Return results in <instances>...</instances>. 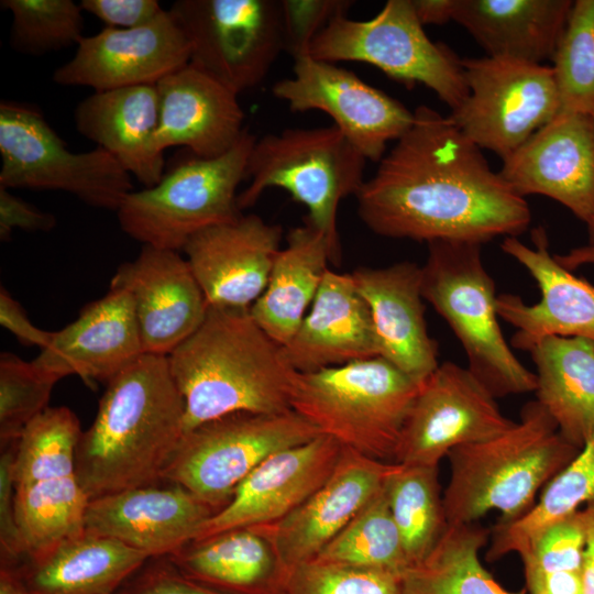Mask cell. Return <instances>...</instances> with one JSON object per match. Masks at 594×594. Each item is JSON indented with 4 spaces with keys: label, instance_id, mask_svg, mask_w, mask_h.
<instances>
[{
    "label": "cell",
    "instance_id": "9f6ffc18",
    "mask_svg": "<svg viewBox=\"0 0 594 594\" xmlns=\"http://www.w3.org/2000/svg\"><path fill=\"white\" fill-rule=\"evenodd\" d=\"M526 588L529 594H546L539 584H529Z\"/></svg>",
    "mask_w": 594,
    "mask_h": 594
},
{
    "label": "cell",
    "instance_id": "bcb514c9",
    "mask_svg": "<svg viewBox=\"0 0 594 594\" xmlns=\"http://www.w3.org/2000/svg\"><path fill=\"white\" fill-rule=\"evenodd\" d=\"M16 446V444H15ZM15 446L2 449L0 458V548L1 564L18 566L24 559V549L15 519L12 465Z\"/></svg>",
    "mask_w": 594,
    "mask_h": 594
},
{
    "label": "cell",
    "instance_id": "836d02e7",
    "mask_svg": "<svg viewBox=\"0 0 594 594\" xmlns=\"http://www.w3.org/2000/svg\"><path fill=\"white\" fill-rule=\"evenodd\" d=\"M528 352L536 366V400L561 436L581 449L594 432V342L548 336Z\"/></svg>",
    "mask_w": 594,
    "mask_h": 594
},
{
    "label": "cell",
    "instance_id": "1f68e13d",
    "mask_svg": "<svg viewBox=\"0 0 594 594\" xmlns=\"http://www.w3.org/2000/svg\"><path fill=\"white\" fill-rule=\"evenodd\" d=\"M148 559L116 539L84 531L14 568L31 594H113Z\"/></svg>",
    "mask_w": 594,
    "mask_h": 594
},
{
    "label": "cell",
    "instance_id": "d6a6232c",
    "mask_svg": "<svg viewBox=\"0 0 594 594\" xmlns=\"http://www.w3.org/2000/svg\"><path fill=\"white\" fill-rule=\"evenodd\" d=\"M332 253L326 237L307 221L292 229L277 253L266 287L250 307L255 322L285 345L307 315Z\"/></svg>",
    "mask_w": 594,
    "mask_h": 594
},
{
    "label": "cell",
    "instance_id": "8d00e7d4",
    "mask_svg": "<svg viewBox=\"0 0 594 594\" xmlns=\"http://www.w3.org/2000/svg\"><path fill=\"white\" fill-rule=\"evenodd\" d=\"M385 493L413 568L430 554L449 526L439 466L397 464L385 483Z\"/></svg>",
    "mask_w": 594,
    "mask_h": 594
},
{
    "label": "cell",
    "instance_id": "8992f818",
    "mask_svg": "<svg viewBox=\"0 0 594 594\" xmlns=\"http://www.w3.org/2000/svg\"><path fill=\"white\" fill-rule=\"evenodd\" d=\"M481 244L428 243L421 266L422 297L447 321L468 359V370L496 397L535 393L536 373L512 351L498 323L495 284Z\"/></svg>",
    "mask_w": 594,
    "mask_h": 594
},
{
    "label": "cell",
    "instance_id": "681fc988",
    "mask_svg": "<svg viewBox=\"0 0 594 594\" xmlns=\"http://www.w3.org/2000/svg\"><path fill=\"white\" fill-rule=\"evenodd\" d=\"M0 323L21 343L36 345L41 350L47 346L53 336L52 331L34 326L23 307L4 287L0 289Z\"/></svg>",
    "mask_w": 594,
    "mask_h": 594
},
{
    "label": "cell",
    "instance_id": "db71d44e",
    "mask_svg": "<svg viewBox=\"0 0 594 594\" xmlns=\"http://www.w3.org/2000/svg\"><path fill=\"white\" fill-rule=\"evenodd\" d=\"M556 258L563 267L570 271L584 264H594V244L571 250L564 255L557 254Z\"/></svg>",
    "mask_w": 594,
    "mask_h": 594
},
{
    "label": "cell",
    "instance_id": "f546056e",
    "mask_svg": "<svg viewBox=\"0 0 594 594\" xmlns=\"http://www.w3.org/2000/svg\"><path fill=\"white\" fill-rule=\"evenodd\" d=\"M572 6L570 0H454L453 21L487 56L541 64L552 58Z\"/></svg>",
    "mask_w": 594,
    "mask_h": 594
},
{
    "label": "cell",
    "instance_id": "ac0fdd59",
    "mask_svg": "<svg viewBox=\"0 0 594 594\" xmlns=\"http://www.w3.org/2000/svg\"><path fill=\"white\" fill-rule=\"evenodd\" d=\"M498 174L520 197H549L588 226L594 220V117L559 112L503 160Z\"/></svg>",
    "mask_w": 594,
    "mask_h": 594
},
{
    "label": "cell",
    "instance_id": "7c38bea8",
    "mask_svg": "<svg viewBox=\"0 0 594 594\" xmlns=\"http://www.w3.org/2000/svg\"><path fill=\"white\" fill-rule=\"evenodd\" d=\"M319 435L294 410L229 414L184 433L163 481L185 487L220 510L263 461Z\"/></svg>",
    "mask_w": 594,
    "mask_h": 594
},
{
    "label": "cell",
    "instance_id": "44dd1931",
    "mask_svg": "<svg viewBox=\"0 0 594 594\" xmlns=\"http://www.w3.org/2000/svg\"><path fill=\"white\" fill-rule=\"evenodd\" d=\"M218 510L185 487L161 482L90 499L85 531L116 539L150 559L195 540Z\"/></svg>",
    "mask_w": 594,
    "mask_h": 594
},
{
    "label": "cell",
    "instance_id": "d590c367",
    "mask_svg": "<svg viewBox=\"0 0 594 594\" xmlns=\"http://www.w3.org/2000/svg\"><path fill=\"white\" fill-rule=\"evenodd\" d=\"M594 505V432L576 457L543 488L534 507L522 517L492 529L487 559L525 552L549 525Z\"/></svg>",
    "mask_w": 594,
    "mask_h": 594
},
{
    "label": "cell",
    "instance_id": "f907efd6",
    "mask_svg": "<svg viewBox=\"0 0 594 594\" xmlns=\"http://www.w3.org/2000/svg\"><path fill=\"white\" fill-rule=\"evenodd\" d=\"M524 564L526 585L539 584L546 594H584L581 572L542 573L535 565Z\"/></svg>",
    "mask_w": 594,
    "mask_h": 594
},
{
    "label": "cell",
    "instance_id": "83f0119b",
    "mask_svg": "<svg viewBox=\"0 0 594 594\" xmlns=\"http://www.w3.org/2000/svg\"><path fill=\"white\" fill-rule=\"evenodd\" d=\"M283 349L298 373L378 356L370 309L351 274L327 271L307 315Z\"/></svg>",
    "mask_w": 594,
    "mask_h": 594
},
{
    "label": "cell",
    "instance_id": "e575fe53",
    "mask_svg": "<svg viewBox=\"0 0 594 594\" xmlns=\"http://www.w3.org/2000/svg\"><path fill=\"white\" fill-rule=\"evenodd\" d=\"M491 534L479 521L449 525L430 554L402 575V593L526 594L504 588L482 564Z\"/></svg>",
    "mask_w": 594,
    "mask_h": 594
},
{
    "label": "cell",
    "instance_id": "ffe728a7",
    "mask_svg": "<svg viewBox=\"0 0 594 594\" xmlns=\"http://www.w3.org/2000/svg\"><path fill=\"white\" fill-rule=\"evenodd\" d=\"M110 286L130 294L144 353L168 356L207 314L205 295L178 251L143 245L118 267Z\"/></svg>",
    "mask_w": 594,
    "mask_h": 594
},
{
    "label": "cell",
    "instance_id": "f35d334b",
    "mask_svg": "<svg viewBox=\"0 0 594 594\" xmlns=\"http://www.w3.org/2000/svg\"><path fill=\"white\" fill-rule=\"evenodd\" d=\"M562 113H594V0L573 1L552 56Z\"/></svg>",
    "mask_w": 594,
    "mask_h": 594
},
{
    "label": "cell",
    "instance_id": "f1b7e54d",
    "mask_svg": "<svg viewBox=\"0 0 594 594\" xmlns=\"http://www.w3.org/2000/svg\"><path fill=\"white\" fill-rule=\"evenodd\" d=\"M160 122L156 85L94 91L74 110L76 130L108 151L145 188L164 176V153L155 146Z\"/></svg>",
    "mask_w": 594,
    "mask_h": 594
},
{
    "label": "cell",
    "instance_id": "ab89813d",
    "mask_svg": "<svg viewBox=\"0 0 594 594\" xmlns=\"http://www.w3.org/2000/svg\"><path fill=\"white\" fill-rule=\"evenodd\" d=\"M11 14L9 44L20 54L42 56L78 45L84 16L73 0H1Z\"/></svg>",
    "mask_w": 594,
    "mask_h": 594
},
{
    "label": "cell",
    "instance_id": "cb8c5ba5",
    "mask_svg": "<svg viewBox=\"0 0 594 594\" xmlns=\"http://www.w3.org/2000/svg\"><path fill=\"white\" fill-rule=\"evenodd\" d=\"M282 237L280 226L256 215L191 237L183 251L208 306L250 308L266 287Z\"/></svg>",
    "mask_w": 594,
    "mask_h": 594
},
{
    "label": "cell",
    "instance_id": "7a4b0ae2",
    "mask_svg": "<svg viewBox=\"0 0 594 594\" xmlns=\"http://www.w3.org/2000/svg\"><path fill=\"white\" fill-rule=\"evenodd\" d=\"M107 384L76 449L89 501L163 482L184 436L185 400L167 356L144 353Z\"/></svg>",
    "mask_w": 594,
    "mask_h": 594
},
{
    "label": "cell",
    "instance_id": "9a60e30c",
    "mask_svg": "<svg viewBox=\"0 0 594 594\" xmlns=\"http://www.w3.org/2000/svg\"><path fill=\"white\" fill-rule=\"evenodd\" d=\"M496 399L468 367L439 364L413 402L394 463L439 466L452 449L506 432L516 421Z\"/></svg>",
    "mask_w": 594,
    "mask_h": 594
},
{
    "label": "cell",
    "instance_id": "60d3db41",
    "mask_svg": "<svg viewBox=\"0 0 594 594\" xmlns=\"http://www.w3.org/2000/svg\"><path fill=\"white\" fill-rule=\"evenodd\" d=\"M59 380L18 355H0L1 449L18 443L28 425L46 408Z\"/></svg>",
    "mask_w": 594,
    "mask_h": 594
},
{
    "label": "cell",
    "instance_id": "6f0895ef",
    "mask_svg": "<svg viewBox=\"0 0 594 594\" xmlns=\"http://www.w3.org/2000/svg\"><path fill=\"white\" fill-rule=\"evenodd\" d=\"M594 117V113L592 114ZM588 230V244H594V220L587 226Z\"/></svg>",
    "mask_w": 594,
    "mask_h": 594
},
{
    "label": "cell",
    "instance_id": "74e56055",
    "mask_svg": "<svg viewBox=\"0 0 594 594\" xmlns=\"http://www.w3.org/2000/svg\"><path fill=\"white\" fill-rule=\"evenodd\" d=\"M315 560L396 574L410 569L388 507L385 486Z\"/></svg>",
    "mask_w": 594,
    "mask_h": 594
},
{
    "label": "cell",
    "instance_id": "816d5d0a",
    "mask_svg": "<svg viewBox=\"0 0 594 594\" xmlns=\"http://www.w3.org/2000/svg\"><path fill=\"white\" fill-rule=\"evenodd\" d=\"M411 2L422 25H441L453 21L454 0H411Z\"/></svg>",
    "mask_w": 594,
    "mask_h": 594
},
{
    "label": "cell",
    "instance_id": "7dc6e473",
    "mask_svg": "<svg viewBox=\"0 0 594 594\" xmlns=\"http://www.w3.org/2000/svg\"><path fill=\"white\" fill-rule=\"evenodd\" d=\"M79 4L107 28L116 29L148 24L165 11L157 0H81Z\"/></svg>",
    "mask_w": 594,
    "mask_h": 594
},
{
    "label": "cell",
    "instance_id": "6da1fadb",
    "mask_svg": "<svg viewBox=\"0 0 594 594\" xmlns=\"http://www.w3.org/2000/svg\"><path fill=\"white\" fill-rule=\"evenodd\" d=\"M395 142L355 195L358 213L374 233L483 245L528 229L526 199L491 169L482 148L449 116L420 106Z\"/></svg>",
    "mask_w": 594,
    "mask_h": 594
},
{
    "label": "cell",
    "instance_id": "30bf717a",
    "mask_svg": "<svg viewBox=\"0 0 594 594\" xmlns=\"http://www.w3.org/2000/svg\"><path fill=\"white\" fill-rule=\"evenodd\" d=\"M309 55L331 63H366L405 85L421 84L451 111L469 95L461 59L427 36L411 0H388L370 20L333 19L314 38Z\"/></svg>",
    "mask_w": 594,
    "mask_h": 594
},
{
    "label": "cell",
    "instance_id": "2e32d148",
    "mask_svg": "<svg viewBox=\"0 0 594 594\" xmlns=\"http://www.w3.org/2000/svg\"><path fill=\"white\" fill-rule=\"evenodd\" d=\"M293 72L275 82L273 95L292 111L327 113L367 161L380 162L414 122V111L334 63L305 55Z\"/></svg>",
    "mask_w": 594,
    "mask_h": 594
},
{
    "label": "cell",
    "instance_id": "c3c4849f",
    "mask_svg": "<svg viewBox=\"0 0 594 594\" xmlns=\"http://www.w3.org/2000/svg\"><path fill=\"white\" fill-rule=\"evenodd\" d=\"M56 226L54 215L45 212L0 186V239L6 242L14 229L51 231Z\"/></svg>",
    "mask_w": 594,
    "mask_h": 594
},
{
    "label": "cell",
    "instance_id": "f5cc1de1",
    "mask_svg": "<svg viewBox=\"0 0 594 594\" xmlns=\"http://www.w3.org/2000/svg\"><path fill=\"white\" fill-rule=\"evenodd\" d=\"M586 527V548L581 570L584 594H594V505L582 508Z\"/></svg>",
    "mask_w": 594,
    "mask_h": 594
},
{
    "label": "cell",
    "instance_id": "b9f144b4",
    "mask_svg": "<svg viewBox=\"0 0 594 594\" xmlns=\"http://www.w3.org/2000/svg\"><path fill=\"white\" fill-rule=\"evenodd\" d=\"M402 575L311 560L288 570L280 594H403Z\"/></svg>",
    "mask_w": 594,
    "mask_h": 594
},
{
    "label": "cell",
    "instance_id": "5bb4252c",
    "mask_svg": "<svg viewBox=\"0 0 594 594\" xmlns=\"http://www.w3.org/2000/svg\"><path fill=\"white\" fill-rule=\"evenodd\" d=\"M169 12L190 64L237 95L261 84L285 51L279 0H177Z\"/></svg>",
    "mask_w": 594,
    "mask_h": 594
},
{
    "label": "cell",
    "instance_id": "ba28073f",
    "mask_svg": "<svg viewBox=\"0 0 594 594\" xmlns=\"http://www.w3.org/2000/svg\"><path fill=\"white\" fill-rule=\"evenodd\" d=\"M255 141L245 129L224 154L189 152L156 185L131 191L117 210L123 232L143 245L179 251L196 233L239 218L237 191Z\"/></svg>",
    "mask_w": 594,
    "mask_h": 594
},
{
    "label": "cell",
    "instance_id": "f6af8a7d",
    "mask_svg": "<svg viewBox=\"0 0 594 594\" xmlns=\"http://www.w3.org/2000/svg\"><path fill=\"white\" fill-rule=\"evenodd\" d=\"M118 594H227L184 575L166 557L148 559Z\"/></svg>",
    "mask_w": 594,
    "mask_h": 594
},
{
    "label": "cell",
    "instance_id": "7402d4cb",
    "mask_svg": "<svg viewBox=\"0 0 594 594\" xmlns=\"http://www.w3.org/2000/svg\"><path fill=\"white\" fill-rule=\"evenodd\" d=\"M342 451L338 441L319 435L274 453L239 484L231 501L204 524L194 541L280 520L324 484Z\"/></svg>",
    "mask_w": 594,
    "mask_h": 594
},
{
    "label": "cell",
    "instance_id": "4316f807",
    "mask_svg": "<svg viewBox=\"0 0 594 594\" xmlns=\"http://www.w3.org/2000/svg\"><path fill=\"white\" fill-rule=\"evenodd\" d=\"M160 122L155 146H172L206 158L229 151L241 138L244 112L238 95L190 63L156 84Z\"/></svg>",
    "mask_w": 594,
    "mask_h": 594
},
{
    "label": "cell",
    "instance_id": "d6986e66",
    "mask_svg": "<svg viewBox=\"0 0 594 594\" xmlns=\"http://www.w3.org/2000/svg\"><path fill=\"white\" fill-rule=\"evenodd\" d=\"M531 241L532 248L507 237L501 244L507 255L529 272L541 295L532 305L518 295H497L498 317L516 329L512 345L529 351L548 336L579 337L594 342V285L573 275L550 254L543 227L531 231Z\"/></svg>",
    "mask_w": 594,
    "mask_h": 594
},
{
    "label": "cell",
    "instance_id": "3957f363",
    "mask_svg": "<svg viewBox=\"0 0 594 594\" xmlns=\"http://www.w3.org/2000/svg\"><path fill=\"white\" fill-rule=\"evenodd\" d=\"M167 359L185 400L184 433L233 413L293 410L298 372L250 308L208 306L199 328Z\"/></svg>",
    "mask_w": 594,
    "mask_h": 594
},
{
    "label": "cell",
    "instance_id": "8fae6325",
    "mask_svg": "<svg viewBox=\"0 0 594 594\" xmlns=\"http://www.w3.org/2000/svg\"><path fill=\"white\" fill-rule=\"evenodd\" d=\"M0 186L68 193L86 205L116 211L133 191L131 175L106 150L81 153L30 105L0 102Z\"/></svg>",
    "mask_w": 594,
    "mask_h": 594
},
{
    "label": "cell",
    "instance_id": "e0dca14e",
    "mask_svg": "<svg viewBox=\"0 0 594 594\" xmlns=\"http://www.w3.org/2000/svg\"><path fill=\"white\" fill-rule=\"evenodd\" d=\"M190 63V47L176 19L165 10L132 29L105 28L84 36L74 56L53 73L61 86L106 91L156 85Z\"/></svg>",
    "mask_w": 594,
    "mask_h": 594
},
{
    "label": "cell",
    "instance_id": "11a10c76",
    "mask_svg": "<svg viewBox=\"0 0 594 594\" xmlns=\"http://www.w3.org/2000/svg\"><path fill=\"white\" fill-rule=\"evenodd\" d=\"M0 594H31L14 566L1 564Z\"/></svg>",
    "mask_w": 594,
    "mask_h": 594
},
{
    "label": "cell",
    "instance_id": "ee69618b",
    "mask_svg": "<svg viewBox=\"0 0 594 594\" xmlns=\"http://www.w3.org/2000/svg\"><path fill=\"white\" fill-rule=\"evenodd\" d=\"M284 46L294 59L309 55L314 38L336 18L346 15L354 1L279 0Z\"/></svg>",
    "mask_w": 594,
    "mask_h": 594
},
{
    "label": "cell",
    "instance_id": "4dcf8cb0",
    "mask_svg": "<svg viewBox=\"0 0 594 594\" xmlns=\"http://www.w3.org/2000/svg\"><path fill=\"white\" fill-rule=\"evenodd\" d=\"M166 558L187 578L227 594H280L288 574L260 527L191 541Z\"/></svg>",
    "mask_w": 594,
    "mask_h": 594
},
{
    "label": "cell",
    "instance_id": "277c9868",
    "mask_svg": "<svg viewBox=\"0 0 594 594\" xmlns=\"http://www.w3.org/2000/svg\"><path fill=\"white\" fill-rule=\"evenodd\" d=\"M537 402L524 405L506 432L452 449L450 480L443 491L448 525L479 521L492 510L502 522L526 515L543 488L579 453Z\"/></svg>",
    "mask_w": 594,
    "mask_h": 594
},
{
    "label": "cell",
    "instance_id": "52a82bcc",
    "mask_svg": "<svg viewBox=\"0 0 594 594\" xmlns=\"http://www.w3.org/2000/svg\"><path fill=\"white\" fill-rule=\"evenodd\" d=\"M366 161L334 124L268 133L254 143L246 168L250 182L238 196V207H252L268 188L286 190L307 207L306 221L326 237L338 265V209L365 182Z\"/></svg>",
    "mask_w": 594,
    "mask_h": 594
},
{
    "label": "cell",
    "instance_id": "603a6c76",
    "mask_svg": "<svg viewBox=\"0 0 594 594\" xmlns=\"http://www.w3.org/2000/svg\"><path fill=\"white\" fill-rule=\"evenodd\" d=\"M397 468L343 448L330 477L280 520L260 527L289 570L315 560L323 548L384 488Z\"/></svg>",
    "mask_w": 594,
    "mask_h": 594
},
{
    "label": "cell",
    "instance_id": "5b68a950",
    "mask_svg": "<svg viewBox=\"0 0 594 594\" xmlns=\"http://www.w3.org/2000/svg\"><path fill=\"white\" fill-rule=\"evenodd\" d=\"M420 385L384 358L374 356L298 373L292 409L343 448L394 463Z\"/></svg>",
    "mask_w": 594,
    "mask_h": 594
},
{
    "label": "cell",
    "instance_id": "7bdbcfd3",
    "mask_svg": "<svg viewBox=\"0 0 594 594\" xmlns=\"http://www.w3.org/2000/svg\"><path fill=\"white\" fill-rule=\"evenodd\" d=\"M586 548V527L582 509L549 525L520 553L542 573L557 571L581 572Z\"/></svg>",
    "mask_w": 594,
    "mask_h": 594
},
{
    "label": "cell",
    "instance_id": "9c48e42d",
    "mask_svg": "<svg viewBox=\"0 0 594 594\" xmlns=\"http://www.w3.org/2000/svg\"><path fill=\"white\" fill-rule=\"evenodd\" d=\"M81 432L73 410L48 407L28 425L15 446L12 479L23 562L85 531L89 498L75 465Z\"/></svg>",
    "mask_w": 594,
    "mask_h": 594
},
{
    "label": "cell",
    "instance_id": "d4e9b609",
    "mask_svg": "<svg viewBox=\"0 0 594 594\" xmlns=\"http://www.w3.org/2000/svg\"><path fill=\"white\" fill-rule=\"evenodd\" d=\"M144 354L133 301L120 287L86 305L65 328L53 331L33 364L58 380L109 382Z\"/></svg>",
    "mask_w": 594,
    "mask_h": 594
},
{
    "label": "cell",
    "instance_id": "484cf974",
    "mask_svg": "<svg viewBox=\"0 0 594 594\" xmlns=\"http://www.w3.org/2000/svg\"><path fill=\"white\" fill-rule=\"evenodd\" d=\"M351 275L369 306L378 356L421 384L440 364L425 319L421 266L403 261Z\"/></svg>",
    "mask_w": 594,
    "mask_h": 594
},
{
    "label": "cell",
    "instance_id": "4fadbf2b",
    "mask_svg": "<svg viewBox=\"0 0 594 594\" xmlns=\"http://www.w3.org/2000/svg\"><path fill=\"white\" fill-rule=\"evenodd\" d=\"M461 63L469 95L449 118L480 148L504 160L559 113L551 66L491 56Z\"/></svg>",
    "mask_w": 594,
    "mask_h": 594
}]
</instances>
